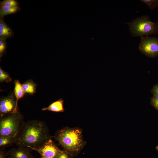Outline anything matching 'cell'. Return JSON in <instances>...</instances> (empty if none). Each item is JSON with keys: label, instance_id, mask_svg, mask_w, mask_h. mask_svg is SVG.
I'll return each instance as SVG.
<instances>
[{"label": "cell", "instance_id": "e0dca14e", "mask_svg": "<svg viewBox=\"0 0 158 158\" xmlns=\"http://www.w3.org/2000/svg\"><path fill=\"white\" fill-rule=\"evenodd\" d=\"M140 1L145 4L150 9H153L158 7V0H141Z\"/></svg>", "mask_w": 158, "mask_h": 158}, {"label": "cell", "instance_id": "7c38bea8", "mask_svg": "<svg viewBox=\"0 0 158 158\" xmlns=\"http://www.w3.org/2000/svg\"><path fill=\"white\" fill-rule=\"evenodd\" d=\"M22 85L25 93L32 94L36 92V85L32 80H28L22 84Z\"/></svg>", "mask_w": 158, "mask_h": 158}, {"label": "cell", "instance_id": "2e32d148", "mask_svg": "<svg viewBox=\"0 0 158 158\" xmlns=\"http://www.w3.org/2000/svg\"><path fill=\"white\" fill-rule=\"evenodd\" d=\"M12 79L9 74L0 68V81L1 82H5L6 83L11 81Z\"/></svg>", "mask_w": 158, "mask_h": 158}, {"label": "cell", "instance_id": "5bb4252c", "mask_svg": "<svg viewBox=\"0 0 158 158\" xmlns=\"http://www.w3.org/2000/svg\"><path fill=\"white\" fill-rule=\"evenodd\" d=\"M15 137L8 136H0V148H5L14 143Z\"/></svg>", "mask_w": 158, "mask_h": 158}, {"label": "cell", "instance_id": "9a60e30c", "mask_svg": "<svg viewBox=\"0 0 158 158\" xmlns=\"http://www.w3.org/2000/svg\"><path fill=\"white\" fill-rule=\"evenodd\" d=\"M0 6L11 8L19 7L18 2L16 0H4L0 2Z\"/></svg>", "mask_w": 158, "mask_h": 158}, {"label": "cell", "instance_id": "9c48e42d", "mask_svg": "<svg viewBox=\"0 0 158 158\" xmlns=\"http://www.w3.org/2000/svg\"><path fill=\"white\" fill-rule=\"evenodd\" d=\"M14 34L13 29L0 17V39L6 40L13 37Z\"/></svg>", "mask_w": 158, "mask_h": 158}, {"label": "cell", "instance_id": "603a6c76", "mask_svg": "<svg viewBox=\"0 0 158 158\" xmlns=\"http://www.w3.org/2000/svg\"><path fill=\"white\" fill-rule=\"evenodd\" d=\"M156 150L157 151V152H158V146H157L156 147Z\"/></svg>", "mask_w": 158, "mask_h": 158}, {"label": "cell", "instance_id": "4fadbf2b", "mask_svg": "<svg viewBox=\"0 0 158 158\" xmlns=\"http://www.w3.org/2000/svg\"><path fill=\"white\" fill-rule=\"evenodd\" d=\"M20 7L11 8L4 6L0 7V17L4 18V17L10 14L16 13L20 11Z\"/></svg>", "mask_w": 158, "mask_h": 158}, {"label": "cell", "instance_id": "30bf717a", "mask_svg": "<svg viewBox=\"0 0 158 158\" xmlns=\"http://www.w3.org/2000/svg\"><path fill=\"white\" fill-rule=\"evenodd\" d=\"M63 103V100L61 98L52 103L48 107L43 108L42 110H48L55 112H63L65 111Z\"/></svg>", "mask_w": 158, "mask_h": 158}, {"label": "cell", "instance_id": "ffe728a7", "mask_svg": "<svg viewBox=\"0 0 158 158\" xmlns=\"http://www.w3.org/2000/svg\"><path fill=\"white\" fill-rule=\"evenodd\" d=\"M72 156L66 150H62V152L57 158H70Z\"/></svg>", "mask_w": 158, "mask_h": 158}, {"label": "cell", "instance_id": "7402d4cb", "mask_svg": "<svg viewBox=\"0 0 158 158\" xmlns=\"http://www.w3.org/2000/svg\"><path fill=\"white\" fill-rule=\"evenodd\" d=\"M151 92L153 95H158V83L153 86Z\"/></svg>", "mask_w": 158, "mask_h": 158}, {"label": "cell", "instance_id": "d6986e66", "mask_svg": "<svg viewBox=\"0 0 158 158\" xmlns=\"http://www.w3.org/2000/svg\"><path fill=\"white\" fill-rule=\"evenodd\" d=\"M150 103L151 105L158 111V95H153L151 98Z\"/></svg>", "mask_w": 158, "mask_h": 158}, {"label": "cell", "instance_id": "6da1fadb", "mask_svg": "<svg viewBox=\"0 0 158 158\" xmlns=\"http://www.w3.org/2000/svg\"><path fill=\"white\" fill-rule=\"evenodd\" d=\"M51 137L44 121L34 120L25 122L15 137L14 143L18 147L32 150L44 145Z\"/></svg>", "mask_w": 158, "mask_h": 158}, {"label": "cell", "instance_id": "44dd1931", "mask_svg": "<svg viewBox=\"0 0 158 158\" xmlns=\"http://www.w3.org/2000/svg\"><path fill=\"white\" fill-rule=\"evenodd\" d=\"M8 156V151L5 148H0V158H6Z\"/></svg>", "mask_w": 158, "mask_h": 158}, {"label": "cell", "instance_id": "ac0fdd59", "mask_svg": "<svg viewBox=\"0 0 158 158\" xmlns=\"http://www.w3.org/2000/svg\"><path fill=\"white\" fill-rule=\"evenodd\" d=\"M7 47L6 40L0 39V58L6 53Z\"/></svg>", "mask_w": 158, "mask_h": 158}, {"label": "cell", "instance_id": "5b68a950", "mask_svg": "<svg viewBox=\"0 0 158 158\" xmlns=\"http://www.w3.org/2000/svg\"><path fill=\"white\" fill-rule=\"evenodd\" d=\"M138 49L147 57H156L158 56V38L148 36L141 37Z\"/></svg>", "mask_w": 158, "mask_h": 158}, {"label": "cell", "instance_id": "3957f363", "mask_svg": "<svg viewBox=\"0 0 158 158\" xmlns=\"http://www.w3.org/2000/svg\"><path fill=\"white\" fill-rule=\"evenodd\" d=\"M130 32L134 37H141L158 33V22L152 21L150 17L144 15L126 23Z\"/></svg>", "mask_w": 158, "mask_h": 158}, {"label": "cell", "instance_id": "7a4b0ae2", "mask_svg": "<svg viewBox=\"0 0 158 158\" xmlns=\"http://www.w3.org/2000/svg\"><path fill=\"white\" fill-rule=\"evenodd\" d=\"M55 138L72 157L78 154L85 143L80 129L64 127L58 131Z\"/></svg>", "mask_w": 158, "mask_h": 158}, {"label": "cell", "instance_id": "8992f818", "mask_svg": "<svg viewBox=\"0 0 158 158\" xmlns=\"http://www.w3.org/2000/svg\"><path fill=\"white\" fill-rule=\"evenodd\" d=\"M32 150L38 152L41 156L40 158H57L62 152L51 138L42 146Z\"/></svg>", "mask_w": 158, "mask_h": 158}, {"label": "cell", "instance_id": "cb8c5ba5", "mask_svg": "<svg viewBox=\"0 0 158 158\" xmlns=\"http://www.w3.org/2000/svg\"><path fill=\"white\" fill-rule=\"evenodd\" d=\"M8 158H10L9 156L8 157Z\"/></svg>", "mask_w": 158, "mask_h": 158}, {"label": "cell", "instance_id": "8fae6325", "mask_svg": "<svg viewBox=\"0 0 158 158\" xmlns=\"http://www.w3.org/2000/svg\"><path fill=\"white\" fill-rule=\"evenodd\" d=\"M14 92L16 99V104L15 108L12 113H16L18 111V100L23 97L25 94L22 84L18 80L15 81Z\"/></svg>", "mask_w": 158, "mask_h": 158}, {"label": "cell", "instance_id": "277c9868", "mask_svg": "<svg viewBox=\"0 0 158 158\" xmlns=\"http://www.w3.org/2000/svg\"><path fill=\"white\" fill-rule=\"evenodd\" d=\"M24 117L20 112L12 113L0 118V136L15 137L24 122Z\"/></svg>", "mask_w": 158, "mask_h": 158}, {"label": "cell", "instance_id": "ba28073f", "mask_svg": "<svg viewBox=\"0 0 158 158\" xmlns=\"http://www.w3.org/2000/svg\"><path fill=\"white\" fill-rule=\"evenodd\" d=\"M30 149L26 147L12 148L8 151V156L10 158H35L32 154Z\"/></svg>", "mask_w": 158, "mask_h": 158}, {"label": "cell", "instance_id": "52a82bcc", "mask_svg": "<svg viewBox=\"0 0 158 158\" xmlns=\"http://www.w3.org/2000/svg\"><path fill=\"white\" fill-rule=\"evenodd\" d=\"M16 99L13 94L2 98L0 102V117L12 113L14 110Z\"/></svg>", "mask_w": 158, "mask_h": 158}]
</instances>
